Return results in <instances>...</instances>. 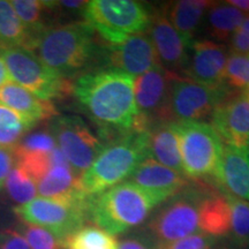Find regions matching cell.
<instances>
[{"instance_id": "1", "label": "cell", "mask_w": 249, "mask_h": 249, "mask_svg": "<svg viewBox=\"0 0 249 249\" xmlns=\"http://www.w3.org/2000/svg\"><path fill=\"white\" fill-rule=\"evenodd\" d=\"M135 77L118 68L85 73L73 83V93L87 113L117 136L135 132L138 108L134 95Z\"/></svg>"}, {"instance_id": "2", "label": "cell", "mask_w": 249, "mask_h": 249, "mask_svg": "<svg viewBox=\"0 0 249 249\" xmlns=\"http://www.w3.org/2000/svg\"><path fill=\"white\" fill-rule=\"evenodd\" d=\"M167 200L132 181L121 182L88 197V219L112 235L140 226Z\"/></svg>"}, {"instance_id": "3", "label": "cell", "mask_w": 249, "mask_h": 249, "mask_svg": "<svg viewBox=\"0 0 249 249\" xmlns=\"http://www.w3.org/2000/svg\"><path fill=\"white\" fill-rule=\"evenodd\" d=\"M30 51L50 70L68 79L95 58V31L87 22L49 27L37 37Z\"/></svg>"}, {"instance_id": "4", "label": "cell", "mask_w": 249, "mask_h": 249, "mask_svg": "<svg viewBox=\"0 0 249 249\" xmlns=\"http://www.w3.org/2000/svg\"><path fill=\"white\" fill-rule=\"evenodd\" d=\"M149 132H130L105 145L91 166L80 177V188L92 196L130 178L136 167L149 158Z\"/></svg>"}, {"instance_id": "5", "label": "cell", "mask_w": 249, "mask_h": 249, "mask_svg": "<svg viewBox=\"0 0 249 249\" xmlns=\"http://www.w3.org/2000/svg\"><path fill=\"white\" fill-rule=\"evenodd\" d=\"M187 178L214 179L220 186L224 143L210 124L172 121Z\"/></svg>"}, {"instance_id": "6", "label": "cell", "mask_w": 249, "mask_h": 249, "mask_svg": "<svg viewBox=\"0 0 249 249\" xmlns=\"http://www.w3.org/2000/svg\"><path fill=\"white\" fill-rule=\"evenodd\" d=\"M210 187L196 185L185 187L169 198L147 224L149 238L155 244L170 242L201 233V208Z\"/></svg>"}, {"instance_id": "7", "label": "cell", "mask_w": 249, "mask_h": 249, "mask_svg": "<svg viewBox=\"0 0 249 249\" xmlns=\"http://www.w3.org/2000/svg\"><path fill=\"white\" fill-rule=\"evenodd\" d=\"M83 17L108 45L116 46L147 30L151 14L147 6L134 0H92L87 2Z\"/></svg>"}, {"instance_id": "8", "label": "cell", "mask_w": 249, "mask_h": 249, "mask_svg": "<svg viewBox=\"0 0 249 249\" xmlns=\"http://www.w3.org/2000/svg\"><path fill=\"white\" fill-rule=\"evenodd\" d=\"M8 73L14 83L43 101L64 98L73 92V83L45 66L30 50L4 49L1 51Z\"/></svg>"}, {"instance_id": "9", "label": "cell", "mask_w": 249, "mask_h": 249, "mask_svg": "<svg viewBox=\"0 0 249 249\" xmlns=\"http://www.w3.org/2000/svg\"><path fill=\"white\" fill-rule=\"evenodd\" d=\"M232 91L224 85L209 87L187 76L170 73L169 108L172 121H202Z\"/></svg>"}, {"instance_id": "10", "label": "cell", "mask_w": 249, "mask_h": 249, "mask_svg": "<svg viewBox=\"0 0 249 249\" xmlns=\"http://www.w3.org/2000/svg\"><path fill=\"white\" fill-rule=\"evenodd\" d=\"M13 211L22 223L44 227L61 240L89 220L88 201L82 204H70L37 197L26 204L17 205Z\"/></svg>"}, {"instance_id": "11", "label": "cell", "mask_w": 249, "mask_h": 249, "mask_svg": "<svg viewBox=\"0 0 249 249\" xmlns=\"http://www.w3.org/2000/svg\"><path fill=\"white\" fill-rule=\"evenodd\" d=\"M170 71L160 65L134 80L138 108L135 132H149L160 124L172 123L169 108Z\"/></svg>"}, {"instance_id": "12", "label": "cell", "mask_w": 249, "mask_h": 249, "mask_svg": "<svg viewBox=\"0 0 249 249\" xmlns=\"http://www.w3.org/2000/svg\"><path fill=\"white\" fill-rule=\"evenodd\" d=\"M51 133L57 147L79 178L105 148L88 124L76 116L55 118L51 126Z\"/></svg>"}, {"instance_id": "13", "label": "cell", "mask_w": 249, "mask_h": 249, "mask_svg": "<svg viewBox=\"0 0 249 249\" xmlns=\"http://www.w3.org/2000/svg\"><path fill=\"white\" fill-rule=\"evenodd\" d=\"M210 121L225 145L235 149L249 145V98L245 92H232L224 99Z\"/></svg>"}, {"instance_id": "14", "label": "cell", "mask_w": 249, "mask_h": 249, "mask_svg": "<svg viewBox=\"0 0 249 249\" xmlns=\"http://www.w3.org/2000/svg\"><path fill=\"white\" fill-rule=\"evenodd\" d=\"M147 29L160 66L165 71L178 75L185 73L188 61L187 50L191 45L170 22L165 8L151 14Z\"/></svg>"}, {"instance_id": "15", "label": "cell", "mask_w": 249, "mask_h": 249, "mask_svg": "<svg viewBox=\"0 0 249 249\" xmlns=\"http://www.w3.org/2000/svg\"><path fill=\"white\" fill-rule=\"evenodd\" d=\"M191 57L187 61L185 76L209 87L224 86V73L229 53L220 43L213 40H194Z\"/></svg>"}, {"instance_id": "16", "label": "cell", "mask_w": 249, "mask_h": 249, "mask_svg": "<svg viewBox=\"0 0 249 249\" xmlns=\"http://www.w3.org/2000/svg\"><path fill=\"white\" fill-rule=\"evenodd\" d=\"M111 62L114 68L138 77L158 66L157 53L145 31L127 37L119 45L110 46Z\"/></svg>"}, {"instance_id": "17", "label": "cell", "mask_w": 249, "mask_h": 249, "mask_svg": "<svg viewBox=\"0 0 249 249\" xmlns=\"http://www.w3.org/2000/svg\"><path fill=\"white\" fill-rule=\"evenodd\" d=\"M129 179L138 186L149 192L160 194L166 200L173 197L188 186V178L157 163L151 158L143 160Z\"/></svg>"}, {"instance_id": "18", "label": "cell", "mask_w": 249, "mask_h": 249, "mask_svg": "<svg viewBox=\"0 0 249 249\" xmlns=\"http://www.w3.org/2000/svg\"><path fill=\"white\" fill-rule=\"evenodd\" d=\"M79 179L71 166H52L37 180V194L64 203H86L88 196L81 191Z\"/></svg>"}, {"instance_id": "19", "label": "cell", "mask_w": 249, "mask_h": 249, "mask_svg": "<svg viewBox=\"0 0 249 249\" xmlns=\"http://www.w3.org/2000/svg\"><path fill=\"white\" fill-rule=\"evenodd\" d=\"M0 104L35 124L57 117L58 113L51 101H43L14 82H9L0 88Z\"/></svg>"}, {"instance_id": "20", "label": "cell", "mask_w": 249, "mask_h": 249, "mask_svg": "<svg viewBox=\"0 0 249 249\" xmlns=\"http://www.w3.org/2000/svg\"><path fill=\"white\" fill-rule=\"evenodd\" d=\"M220 187L249 203V145L235 149L224 144Z\"/></svg>"}, {"instance_id": "21", "label": "cell", "mask_w": 249, "mask_h": 249, "mask_svg": "<svg viewBox=\"0 0 249 249\" xmlns=\"http://www.w3.org/2000/svg\"><path fill=\"white\" fill-rule=\"evenodd\" d=\"M231 230V208L223 187L213 188L205 196L201 208L200 231L204 234L222 238L230 234Z\"/></svg>"}, {"instance_id": "22", "label": "cell", "mask_w": 249, "mask_h": 249, "mask_svg": "<svg viewBox=\"0 0 249 249\" xmlns=\"http://www.w3.org/2000/svg\"><path fill=\"white\" fill-rule=\"evenodd\" d=\"M149 158L186 177L179 141L172 123L160 124L149 130Z\"/></svg>"}, {"instance_id": "23", "label": "cell", "mask_w": 249, "mask_h": 249, "mask_svg": "<svg viewBox=\"0 0 249 249\" xmlns=\"http://www.w3.org/2000/svg\"><path fill=\"white\" fill-rule=\"evenodd\" d=\"M213 4V1L207 0H180L166 6L165 13L176 30L191 45L205 12Z\"/></svg>"}, {"instance_id": "24", "label": "cell", "mask_w": 249, "mask_h": 249, "mask_svg": "<svg viewBox=\"0 0 249 249\" xmlns=\"http://www.w3.org/2000/svg\"><path fill=\"white\" fill-rule=\"evenodd\" d=\"M245 14L229 2H213L207 12V30L213 38L225 42L231 38Z\"/></svg>"}, {"instance_id": "25", "label": "cell", "mask_w": 249, "mask_h": 249, "mask_svg": "<svg viewBox=\"0 0 249 249\" xmlns=\"http://www.w3.org/2000/svg\"><path fill=\"white\" fill-rule=\"evenodd\" d=\"M0 44L4 49L23 48L29 50L30 37L11 1L0 0Z\"/></svg>"}, {"instance_id": "26", "label": "cell", "mask_w": 249, "mask_h": 249, "mask_svg": "<svg viewBox=\"0 0 249 249\" xmlns=\"http://www.w3.org/2000/svg\"><path fill=\"white\" fill-rule=\"evenodd\" d=\"M15 13L20 18L21 22L26 28L28 35L30 37L31 46L37 37L49 27H46L44 17L50 12L49 1L40 0H13L11 1ZM29 49V50H30Z\"/></svg>"}, {"instance_id": "27", "label": "cell", "mask_w": 249, "mask_h": 249, "mask_svg": "<svg viewBox=\"0 0 249 249\" xmlns=\"http://www.w3.org/2000/svg\"><path fill=\"white\" fill-rule=\"evenodd\" d=\"M65 249H118L116 236L95 225H83L64 239Z\"/></svg>"}, {"instance_id": "28", "label": "cell", "mask_w": 249, "mask_h": 249, "mask_svg": "<svg viewBox=\"0 0 249 249\" xmlns=\"http://www.w3.org/2000/svg\"><path fill=\"white\" fill-rule=\"evenodd\" d=\"M34 127L35 124L0 104V148H14Z\"/></svg>"}, {"instance_id": "29", "label": "cell", "mask_w": 249, "mask_h": 249, "mask_svg": "<svg viewBox=\"0 0 249 249\" xmlns=\"http://www.w3.org/2000/svg\"><path fill=\"white\" fill-rule=\"evenodd\" d=\"M231 208V230L230 235L236 247L249 249V203L232 195L225 189Z\"/></svg>"}, {"instance_id": "30", "label": "cell", "mask_w": 249, "mask_h": 249, "mask_svg": "<svg viewBox=\"0 0 249 249\" xmlns=\"http://www.w3.org/2000/svg\"><path fill=\"white\" fill-rule=\"evenodd\" d=\"M5 188L9 197L18 205L26 204L36 198L37 185L35 180L26 170L15 161L14 167L8 174L5 182Z\"/></svg>"}, {"instance_id": "31", "label": "cell", "mask_w": 249, "mask_h": 249, "mask_svg": "<svg viewBox=\"0 0 249 249\" xmlns=\"http://www.w3.org/2000/svg\"><path fill=\"white\" fill-rule=\"evenodd\" d=\"M224 85L227 88L244 90L249 87V53H234L232 52L227 58Z\"/></svg>"}, {"instance_id": "32", "label": "cell", "mask_w": 249, "mask_h": 249, "mask_svg": "<svg viewBox=\"0 0 249 249\" xmlns=\"http://www.w3.org/2000/svg\"><path fill=\"white\" fill-rule=\"evenodd\" d=\"M14 230L26 239L30 249H65L64 240L42 226L21 222Z\"/></svg>"}, {"instance_id": "33", "label": "cell", "mask_w": 249, "mask_h": 249, "mask_svg": "<svg viewBox=\"0 0 249 249\" xmlns=\"http://www.w3.org/2000/svg\"><path fill=\"white\" fill-rule=\"evenodd\" d=\"M57 147V143L50 130H37L27 134L14 147L17 156L48 155Z\"/></svg>"}, {"instance_id": "34", "label": "cell", "mask_w": 249, "mask_h": 249, "mask_svg": "<svg viewBox=\"0 0 249 249\" xmlns=\"http://www.w3.org/2000/svg\"><path fill=\"white\" fill-rule=\"evenodd\" d=\"M217 239L204 233H195L170 242L155 244V249H213Z\"/></svg>"}, {"instance_id": "35", "label": "cell", "mask_w": 249, "mask_h": 249, "mask_svg": "<svg viewBox=\"0 0 249 249\" xmlns=\"http://www.w3.org/2000/svg\"><path fill=\"white\" fill-rule=\"evenodd\" d=\"M231 50L234 53H249V15L245 17L238 29L230 38Z\"/></svg>"}, {"instance_id": "36", "label": "cell", "mask_w": 249, "mask_h": 249, "mask_svg": "<svg viewBox=\"0 0 249 249\" xmlns=\"http://www.w3.org/2000/svg\"><path fill=\"white\" fill-rule=\"evenodd\" d=\"M0 249H30L26 239L17 230L0 232Z\"/></svg>"}, {"instance_id": "37", "label": "cell", "mask_w": 249, "mask_h": 249, "mask_svg": "<svg viewBox=\"0 0 249 249\" xmlns=\"http://www.w3.org/2000/svg\"><path fill=\"white\" fill-rule=\"evenodd\" d=\"M17 157H15L14 148L2 149L0 148V191L5 187V182L8 174L14 167Z\"/></svg>"}, {"instance_id": "38", "label": "cell", "mask_w": 249, "mask_h": 249, "mask_svg": "<svg viewBox=\"0 0 249 249\" xmlns=\"http://www.w3.org/2000/svg\"><path fill=\"white\" fill-rule=\"evenodd\" d=\"M118 249H155V242L144 236H129L118 242Z\"/></svg>"}, {"instance_id": "39", "label": "cell", "mask_w": 249, "mask_h": 249, "mask_svg": "<svg viewBox=\"0 0 249 249\" xmlns=\"http://www.w3.org/2000/svg\"><path fill=\"white\" fill-rule=\"evenodd\" d=\"M12 81L11 75H9L7 66H6L4 59H2L1 54H0V88L4 87L5 85H7Z\"/></svg>"}, {"instance_id": "40", "label": "cell", "mask_w": 249, "mask_h": 249, "mask_svg": "<svg viewBox=\"0 0 249 249\" xmlns=\"http://www.w3.org/2000/svg\"><path fill=\"white\" fill-rule=\"evenodd\" d=\"M230 5L234 6L235 8H238L239 11H241L242 13H249V0H231V1H227Z\"/></svg>"}, {"instance_id": "41", "label": "cell", "mask_w": 249, "mask_h": 249, "mask_svg": "<svg viewBox=\"0 0 249 249\" xmlns=\"http://www.w3.org/2000/svg\"><path fill=\"white\" fill-rule=\"evenodd\" d=\"M245 93H246V95H247V97L249 98V87H248V88H247V89H246V91H245Z\"/></svg>"}, {"instance_id": "42", "label": "cell", "mask_w": 249, "mask_h": 249, "mask_svg": "<svg viewBox=\"0 0 249 249\" xmlns=\"http://www.w3.org/2000/svg\"><path fill=\"white\" fill-rule=\"evenodd\" d=\"M2 50H4V48H2V45L0 44V53H1V51H2Z\"/></svg>"}, {"instance_id": "43", "label": "cell", "mask_w": 249, "mask_h": 249, "mask_svg": "<svg viewBox=\"0 0 249 249\" xmlns=\"http://www.w3.org/2000/svg\"><path fill=\"white\" fill-rule=\"evenodd\" d=\"M218 249H230V248H226V247H222V248H218Z\"/></svg>"}]
</instances>
